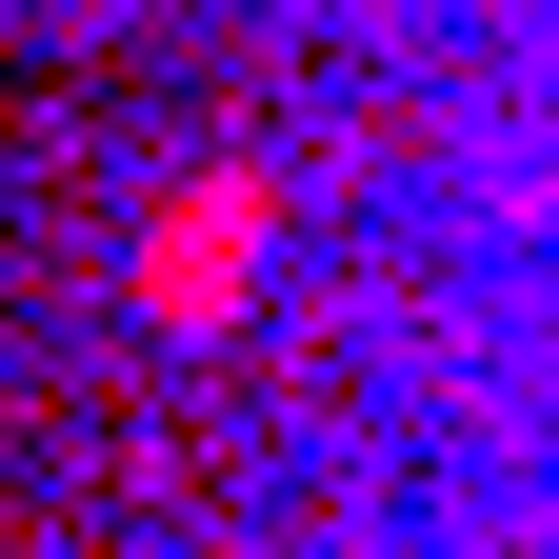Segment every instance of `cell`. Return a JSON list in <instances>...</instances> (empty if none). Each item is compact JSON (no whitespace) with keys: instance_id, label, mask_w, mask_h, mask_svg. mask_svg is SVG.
Instances as JSON below:
<instances>
[{"instance_id":"6da1fadb","label":"cell","mask_w":559,"mask_h":559,"mask_svg":"<svg viewBox=\"0 0 559 559\" xmlns=\"http://www.w3.org/2000/svg\"><path fill=\"white\" fill-rule=\"evenodd\" d=\"M280 221V180H221V200H180V221L160 240H140V300H160V320H221L240 300V240Z\"/></svg>"}]
</instances>
